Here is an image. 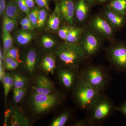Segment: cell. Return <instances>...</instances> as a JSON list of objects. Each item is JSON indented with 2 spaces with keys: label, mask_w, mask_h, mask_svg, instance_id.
I'll list each match as a JSON object with an SVG mask.
<instances>
[{
  "label": "cell",
  "mask_w": 126,
  "mask_h": 126,
  "mask_svg": "<svg viewBox=\"0 0 126 126\" xmlns=\"http://www.w3.org/2000/svg\"><path fill=\"white\" fill-rule=\"evenodd\" d=\"M54 55L64 67L77 71L86 59L84 51L78 43H61L55 51Z\"/></svg>",
  "instance_id": "6da1fadb"
},
{
  "label": "cell",
  "mask_w": 126,
  "mask_h": 126,
  "mask_svg": "<svg viewBox=\"0 0 126 126\" xmlns=\"http://www.w3.org/2000/svg\"><path fill=\"white\" fill-rule=\"evenodd\" d=\"M115 111L116 107L110 98L102 94L99 99L87 111L86 118L90 126L103 124Z\"/></svg>",
  "instance_id": "7a4b0ae2"
},
{
  "label": "cell",
  "mask_w": 126,
  "mask_h": 126,
  "mask_svg": "<svg viewBox=\"0 0 126 126\" xmlns=\"http://www.w3.org/2000/svg\"><path fill=\"white\" fill-rule=\"evenodd\" d=\"M102 94L88 83L79 74L74 90V97L81 109L87 111Z\"/></svg>",
  "instance_id": "3957f363"
},
{
  "label": "cell",
  "mask_w": 126,
  "mask_h": 126,
  "mask_svg": "<svg viewBox=\"0 0 126 126\" xmlns=\"http://www.w3.org/2000/svg\"><path fill=\"white\" fill-rule=\"evenodd\" d=\"M79 74L88 83L101 93H103L108 86L109 74L102 66H89L81 71Z\"/></svg>",
  "instance_id": "277c9868"
},
{
  "label": "cell",
  "mask_w": 126,
  "mask_h": 126,
  "mask_svg": "<svg viewBox=\"0 0 126 126\" xmlns=\"http://www.w3.org/2000/svg\"><path fill=\"white\" fill-rule=\"evenodd\" d=\"M110 44L106 50L108 60L117 72L126 73V41L115 40Z\"/></svg>",
  "instance_id": "5b68a950"
},
{
  "label": "cell",
  "mask_w": 126,
  "mask_h": 126,
  "mask_svg": "<svg viewBox=\"0 0 126 126\" xmlns=\"http://www.w3.org/2000/svg\"><path fill=\"white\" fill-rule=\"evenodd\" d=\"M104 40L86 25L78 44L85 53L86 59L96 55L101 49Z\"/></svg>",
  "instance_id": "8992f818"
},
{
  "label": "cell",
  "mask_w": 126,
  "mask_h": 126,
  "mask_svg": "<svg viewBox=\"0 0 126 126\" xmlns=\"http://www.w3.org/2000/svg\"><path fill=\"white\" fill-rule=\"evenodd\" d=\"M61 101V96L57 94H45L34 92L32 94L31 102L33 111L40 114L51 110L59 105Z\"/></svg>",
  "instance_id": "52a82bcc"
},
{
  "label": "cell",
  "mask_w": 126,
  "mask_h": 126,
  "mask_svg": "<svg viewBox=\"0 0 126 126\" xmlns=\"http://www.w3.org/2000/svg\"><path fill=\"white\" fill-rule=\"evenodd\" d=\"M87 26L104 40L111 43L115 40V30L100 13L90 16Z\"/></svg>",
  "instance_id": "ba28073f"
},
{
  "label": "cell",
  "mask_w": 126,
  "mask_h": 126,
  "mask_svg": "<svg viewBox=\"0 0 126 126\" xmlns=\"http://www.w3.org/2000/svg\"><path fill=\"white\" fill-rule=\"evenodd\" d=\"M76 0H60L56 5L63 22L70 25H74L75 11Z\"/></svg>",
  "instance_id": "9c48e42d"
},
{
  "label": "cell",
  "mask_w": 126,
  "mask_h": 126,
  "mask_svg": "<svg viewBox=\"0 0 126 126\" xmlns=\"http://www.w3.org/2000/svg\"><path fill=\"white\" fill-rule=\"evenodd\" d=\"M115 31L121 30L126 25V16L123 15L106 6L100 10V12Z\"/></svg>",
  "instance_id": "30bf717a"
},
{
  "label": "cell",
  "mask_w": 126,
  "mask_h": 126,
  "mask_svg": "<svg viewBox=\"0 0 126 126\" xmlns=\"http://www.w3.org/2000/svg\"><path fill=\"white\" fill-rule=\"evenodd\" d=\"M91 6L85 0H77L75 11V21L82 26L87 25L90 16Z\"/></svg>",
  "instance_id": "8fae6325"
},
{
  "label": "cell",
  "mask_w": 126,
  "mask_h": 126,
  "mask_svg": "<svg viewBox=\"0 0 126 126\" xmlns=\"http://www.w3.org/2000/svg\"><path fill=\"white\" fill-rule=\"evenodd\" d=\"M77 71L65 67L61 68L59 70V79L62 85L66 89H70L74 87L76 83Z\"/></svg>",
  "instance_id": "7c38bea8"
},
{
  "label": "cell",
  "mask_w": 126,
  "mask_h": 126,
  "mask_svg": "<svg viewBox=\"0 0 126 126\" xmlns=\"http://www.w3.org/2000/svg\"><path fill=\"white\" fill-rule=\"evenodd\" d=\"M33 89L34 92L41 94H50L54 93V88L53 83L43 75L36 77Z\"/></svg>",
  "instance_id": "4fadbf2b"
},
{
  "label": "cell",
  "mask_w": 126,
  "mask_h": 126,
  "mask_svg": "<svg viewBox=\"0 0 126 126\" xmlns=\"http://www.w3.org/2000/svg\"><path fill=\"white\" fill-rule=\"evenodd\" d=\"M5 122L6 123L9 117H11L10 126H28L29 120L24 114L16 108L7 110L5 112Z\"/></svg>",
  "instance_id": "5bb4252c"
},
{
  "label": "cell",
  "mask_w": 126,
  "mask_h": 126,
  "mask_svg": "<svg viewBox=\"0 0 126 126\" xmlns=\"http://www.w3.org/2000/svg\"><path fill=\"white\" fill-rule=\"evenodd\" d=\"M37 34L34 30L18 31L15 35V41L16 44L21 47L27 46L35 39Z\"/></svg>",
  "instance_id": "9a60e30c"
},
{
  "label": "cell",
  "mask_w": 126,
  "mask_h": 126,
  "mask_svg": "<svg viewBox=\"0 0 126 126\" xmlns=\"http://www.w3.org/2000/svg\"><path fill=\"white\" fill-rule=\"evenodd\" d=\"M38 60V54L35 49L32 48L27 50L25 55L24 64L30 73H33L36 68Z\"/></svg>",
  "instance_id": "2e32d148"
},
{
  "label": "cell",
  "mask_w": 126,
  "mask_h": 126,
  "mask_svg": "<svg viewBox=\"0 0 126 126\" xmlns=\"http://www.w3.org/2000/svg\"><path fill=\"white\" fill-rule=\"evenodd\" d=\"M55 57L54 54L51 53L46 55L43 56L40 67L46 73L53 74L56 67Z\"/></svg>",
  "instance_id": "e0dca14e"
},
{
  "label": "cell",
  "mask_w": 126,
  "mask_h": 126,
  "mask_svg": "<svg viewBox=\"0 0 126 126\" xmlns=\"http://www.w3.org/2000/svg\"><path fill=\"white\" fill-rule=\"evenodd\" d=\"M63 22L59 12L58 8L56 5L55 8L47 20V27L51 31H58L60 27L61 22Z\"/></svg>",
  "instance_id": "ac0fdd59"
},
{
  "label": "cell",
  "mask_w": 126,
  "mask_h": 126,
  "mask_svg": "<svg viewBox=\"0 0 126 126\" xmlns=\"http://www.w3.org/2000/svg\"><path fill=\"white\" fill-rule=\"evenodd\" d=\"M4 13L11 19L17 21L19 20L25 14L18 8L15 0L9 1L7 3Z\"/></svg>",
  "instance_id": "d6986e66"
},
{
  "label": "cell",
  "mask_w": 126,
  "mask_h": 126,
  "mask_svg": "<svg viewBox=\"0 0 126 126\" xmlns=\"http://www.w3.org/2000/svg\"><path fill=\"white\" fill-rule=\"evenodd\" d=\"M41 47L46 52L52 51L58 47L57 40L48 34L44 35L41 36L40 41Z\"/></svg>",
  "instance_id": "ffe728a7"
},
{
  "label": "cell",
  "mask_w": 126,
  "mask_h": 126,
  "mask_svg": "<svg viewBox=\"0 0 126 126\" xmlns=\"http://www.w3.org/2000/svg\"><path fill=\"white\" fill-rule=\"evenodd\" d=\"M86 26H76L74 25L72 26L65 42L78 43L84 32Z\"/></svg>",
  "instance_id": "44dd1931"
},
{
  "label": "cell",
  "mask_w": 126,
  "mask_h": 126,
  "mask_svg": "<svg viewBox=\"0 0 126 126\" xmlns=\"http://www.w3.org/2000/svg\"><path fill=\"white\" fill-rule=\"evenodd\" d=\"M105 6L121 15L126 16V0H109Z\"/></svg>",
  "instance_id": "7402d4cb"
},
{
  "label": "cell",
  "mask_w": 126,
  "mask_h": 126,
  "mask_svg": "<svg viewBox=\"0 0 126 126\" xmlns=\"http://www.w3.org/2000/svg\"><path fill=\"white\" fill-rule=\"evenodd\" d=\"M2 39L4 48V57L7 51L13 47L14 40L10 32L2 29Z\"/></svg>",
  "instance_id": "603a6c76"
},
{
  "label": "cell",
  "mask_w": 126,
  "mask_h": 126,
  "mask_svg": "<svg viewBox=\"0 0 126 126\" xmlns=\"http://www.w3.org/2000/svg\"><path fill=\"white\" fill-rule=\"evenodd\" d=\"M2 29L9 32L12 31L17 25V21L11 19L5 13L2 16Z\"/></svg>",
  "instance_id": "cb8c5ba5"
},
{
  "label": "cell",
  "mask_w": 126,
  "mask_h": 126,
  "mask_svg": "<svg viewBox=\"0 0 126 126\" xmlns=\"http://www.w3.org/2000/svg\"><path fill=\"white\" fill-rule=\"evenodd\" d=\"M70 113L68 111L64 112L56 117L50 124L51 126H63L68 121L70 117Z\"/></svg>",
  "instance_id": "d4e9b609"
},
{
  "label": "cell",
  "mask_w": 126,
  "mask_h": 126,
  "mask_svg": "<svg viewBox=\"0 0 126 126\" xmlns=\"http://www.w3.org/2000/svg\"><path fill=\"white\" fill-rule=\"evenodd\" d=\"M13 77L14 81V88L21 89L25 87L27 82V79L26 78L18 74H15Z\"/></svg>",
  "instance_id": "484cf974"
},
{
  "label": "cell",
  "mask_w": 126,
  "mask_h": 126,
  "mask_svg": "<svg viewBox=\"0 0 126 126\" xmlns=\"http://www.w3.org/2000/svg\"><path fill=\"white\" fill-rule=\"evenodd\" d=\"M26 87L21 89L13 88V99L16 103H19L22 100L26 94Z\"/></svg>",
  "instance_id": "4316f807"
},
{
  "label": "cell",
  "mask_w": 126,
  "mask_h": 126,
  "mask_svg": "<svg viewBox=\"0 0 126 126\" xmlns=\"http://www.w3.org/2000/svg\"><path fill=\"white\" fill-rule=\"evenodd\" d=\"M47 10L44 8L39 10L37 22V28L39 29H43L45 26L47 17Z\"/></svg>",
  "instance_id": "83f0119b"
},
{
  "label": "cell",
  "mask_w": 126,
  "mask_h": 126,
  "mask_svg": "<svg viewBox=\"0 0 126 126\" xmlns=\"http://www.w3.org/2000/svg\"><path fill=\"white\" fill-rule=\"evenodd\" d=\"M4 65L7 70H14L19 67L20 63L10 57L5 56L4 58Z\"/></svg>",
  "instance_id": "f1b7e54d"
},
{
  "label": "cell",
  "mask_w": 126,
  "mask_h": 126,
  "mask_svg": "<svg viewBox=\"0 0 126 126\" xmlns=\"http://www.w3.org/2000/svg\"><path fill=\"white\" fill-rule=\"evenodd\" d=\"M72 26V25L65 23V24L61 26L58 31V35L59 37L63 40L64 42H65L67 39L68 34Z\"/></svg>",
  "instance_id": "f546056e"
},
{
  "label": "cell",
  "mask_w": 126,
  "mask_h": 126,
  "mask_svg": "<svg viewBox=\"0 0 126 126\" xmlns=\"http://www.w3.org/2000/svg\"><path fill=\"white\" fill-rule=\"evenodd\" d=\"M39 10L38 7H35L32 9L29 14L27 15L31 22L32 24L33 25L35 29L37 28V22Z\"/></svg>",
  "instance_id": "4dcf8cb0"
},
{
  "label": "cell",
  "mask_w": 126,
  "mask_h": 126,
  "mask_svg": "<svg viewBox=\"0 0 126 126\" xmlns=\"http://www.w3.org/2000/svg\"><path fill=\"white\" fill-rule=\"evenodd\" d=\"M19 52V51L18 48L13 47L6 52V53L5 55L4 58L5 56L10 57L17 61L18 63H23V61L20 59Z\"/></svg>",
  "instance_id": "1f68e13d"
},
{
  "label": "cell",
  "mask_w": 126,
  "mask_h": 126,
  "mask_svg": "<svg viewBox=\"0 0 126 126\" xmlns=\"http://www.w3.org/2000/svg\"><path fill=\"white\" fill-rule=\"evenodd\" d=\"M17 6L25 14L28 15L30 11L25 0H15Z\"/></svg>",
  "instance_id": "d6a6232c"
},
{
  "label": "cell",
  "mask_w": 126,
  "mask_h": 126,
  "mask_svg": "<svg viewBox=\"0 0 126 126\" xmlns=\"http://www.w3.org/2000/svg\"><path fill=\"white\" fill-rule=\"evenodd\" d=\"M34 1L40 7L45 9L48 11L49 10L48 0H34Z\"/></svg>",
  "instance_id": "836d02e7"
},
{
  "label": "cell",
  "mask_w": 126,
  "mask_h": 126,
  "mask_svg": "<svg viewBox=\"0 0 126 126\" xmlns=\"http://www.w3.org/2000/svg\"><path fill=\"white\" fill-rule=\"evenodd\" d=\"M14 77L13 76H11L10 78V82H9V86L5 92H4V97L5 99H6L7 98V96H8V94H9V92L11 90L12 88L14 87Z\"/></svg>",
  "instance_id": "e575fe53"
},
{
  "label": "cell",
  "mask_w": 126,
  "mask_h": 126,
  "mask_svg": "<svg viewBox=\"0 0 126 126\" xmlns=\"http://www.w3.org/2000/svg\"><path fill=\"white\" fill-rule=\"evenodd\" d=\"M116 111L121 112L126 118V101L119 106L116 107Z\"/></svg>",
  "instance_id": "d590c367"
},
{
  "label": "cell",
  "mask_w": 126,
  "mask_h": 126,
  "mask_svg": "<svg viewBox=\"0 0 126 126\" xmlns=\"http://www.w3.org/2000/svg\"><path fill=\"white\" fill-rule=\"evenodd\" d=\"M5 0H0V16L2 18L6 7Z\"/></svg>",
  "instance_id": "8d00e7d4"
},
{
  "label": "cell",
  "mask_w": 126,
  "mask_h": 126,
  "mask_svg": "<svg viewBox=\"0 0 126 126\" xmlns=\"http://www.w3.org/2000/svg\"><path fill=\"white\" fill-rule=\"evenodd\" d=\"M3 63H4V60L0 59V80L1 82L3 81V79L5 74L4 73V67Z\"/></svg>",
  "instance_id": "74e56055"
},
{
  "label": "cell",
  "mask_w": 126,
  "mask_h": 126,
  "mask_svg": "<svg viewBox=\"0 0 126 126\" xmlns=\"http://www.w3.org/2000/svg\"><path fill=\"white\" fill-rule=\"evenodd\" d=\"M75 126H90L89 123L88 122V120L86 119L80 120L79 121L77 122Z\"/></svg>",
  "instance_id": "f35d334b"
},
{
  "label": "cell",
  "mask_w": 126,
  "mask_h": 126,
  "mask_svg": "<svg viewBox=\"0 0 126 126\" xmlns=\"http://www.w3.org/2000/svg\"><path fill=\"white\" fill-rule=\"evenodd\" d=\"M20 23L21 26L26 24H32L30 19L27 16H25L21 20Z\"/></svg>",
  "instance_id": "ab89813d"
},
{
  "label": "cell",
  "mask_w": 126,
  "mask_h": 126,
  "mask_svg": "<svg viewBox=\"0 0 126 126\" xmlns=\"http://www.w3.org/2000/svg\"><path fill=\"white\" fill-rule=\"evenodd\" d=\"M22 29L24 30H34L35 28L32 24H26L21 25Z\"/></svg>",
  "instance_id": "60d3db41"
},
{
  "label": "cell",
  "mask_w": 126,
  "mask_h": 126,
  "mask_svg": "<svg viewBox=\"0 0 126 126\" xmlns=\"http://www.w3.org/2000/svg\"><path fill=\"white\" fill-rule=\"evenodd\" d=\"M27 6L30 9H33L35 7L34 0H25Z\"/></svg>",
  "instance_id": "b9f144b4"
},
{
  "label": "cell",
  "mask_w": 126,
  "mask_h": 126,
  "mask_svg": "<svg viewBox=\"0 0 126 126\" xmlns=\"http://www.w3.org/2000/svg\"><path fill=\"white\" fill-rule=\"evenodd\" d=\"M85 1L92 7L96 4L97 0H85Z\"/></svg>",
  "instance_id": "7bdbcfd3"
},
{
  "label": "cell",
  "mask_w": 126,
  "mask_h": 126,
  "mask_svg": "<svg viewBox=\"0 0 126 126\" xmlns=\"http://www.w3.org/2000/svg\"><path fill=\"white\" fill-rule=\"evenodd\" d=\"M109 0H97L96 4H102L108 1Z\"/></svg>",
  "instance_id": "ee69618b"
},
{
  "label": "cell",
  "mask_w": 126,
  "mask_h": 126,
  "mask_svg": "<svg viewBox=\"0 0 126 126\" xmlns=\"http://www.w3.org/2000/svg\"><path fill=\"white\" fill-rule=\"evenodd\" d=\"M9 1H10L12 0H8Z\"/></svg>",
  "instance_id": "f6af8a7d"
}]
</instances>
